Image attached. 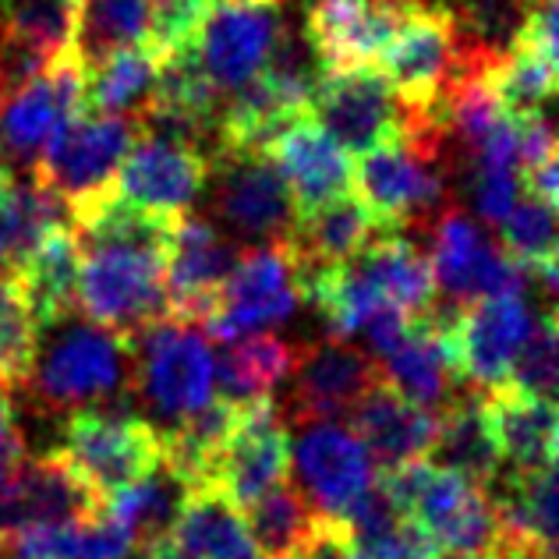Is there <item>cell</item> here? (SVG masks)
<instances>
[{"mask_svg": "<svg viewBox=\"0 0 559 559\" xmlns=\"http://www.w3.org/2000/svg\"><path fill=\"white\" fill-rule=\"evenodd\" d=\"M181 216V213H178ZM174 216H159L117 195L93 224L75 230L82 316L131 347L139 333L167 319V252Z\"/></svg>", "mask_w": 559, "mask_h": 559, "instance_id": "6da1fadb", "label": "cell"}, {"mask_svg": "<svg viewBox=\"0 0 559 559\" xmlns=\"http://www.w3.org/2000/svg\"><path fill=\"white\" fill-rule=\"evenodd\" d=\"M139 117L71 114L53 131L36 178L64 199L71 227H85L117 199V170L139 139Z\"/></svg>", "mask_w": 559, "mask_h": 559, "instance_id": "7a4b0ae2", "label": "cell"}, {"mask_svg": "<svg viewBox=\"0 0 559 559\" xmlns=\"http://www.w3.org/2000/svg\"><path fill=\"white\" fill-rule=\"evenodd\" d=\"M475 50L478 43L461 33L450 4L404 0L401 25L379 53V68L396 96V107L404 114H425L439 107V99L471 64Z\"/></svg>", "mask_w": 559, "mask_h": 559, "instance_id": "3957f363", "label": "cell"}, {"mask_svg": "<svg viewBox=\"0 0 559 559\" xmlns=\"http://www.w3.org/2000/svg\"><path fill=\"white\" fill-rule=\"evenodd\" d=\"M57 453L107 507L124 485L164 467V436L156 421L124 407V401L90 404L71 411Z\"/></svg>", "mask_w": 559, "mask_h": 559, "instance_id": "277c9868", "label": "cell"}, {"mask_svg": "<svg viewBox=\"0 0 559 559\" xmlns=\"http://www.w3.org/2000/svg\"><path fill=\"white\" fill-rule=\"evenodd\" d=\"M47 355H36L25 390L39 411H75L131 393V347L96 322H57Z\"/></svg>", "mask_w": 559, "mask_h": 559, "instance_id": "5b68a950", "label": "cell"}, {"mask_svg": "<svg viewBox=\"0 0 559 559\" xmlns=\"http://www.w3.org/2000/svg\"><path fill=\"white\" fill-rule=\"evenodd\" d=\"M216 358L195 326L159 319L131 341V393L156 418L178 421L213 401Z\"/></svg>", "mask_w": 559, "mask_h": 559, "instance_id": "8992f818", "label": "cell"}, {"mask_svg": "<svg viewBox=\"0 0 559 559\" xmlns=\"http://www.w3.org/2000/svg\"><path fill=\"white\" fill-rule=\"evenodd\" d=\"M210 156V205L234 238L284 241L298 210L290 188L266 150H213Z\"/></svg>", "mask_w": 559, "mask_h": 559, "instance_id": "52a82bcc", "label": "cell"}, {"mask_svg": "<svg viewBox=\"0 0 559 559\" xmlns=\"http://www.w3.org/2000/svg\"><path fill=\"white\" fill-rule=\"evenodd\" d=\"M82 57L79 50H68L43 75L0 99V164L11 174L36 178L53 131L82 110Z\"/></svg>", "mask_w": 559, "mask_h": 559, "instance_id": "ba28073f", "label": "cell"}, {"mask_svg": "<svg viewBox=\"0 0 559 559\" xmlns=\"http://www.w3.org/2000/svg\"><path fill=\"white\" fill-rule=\"evenodd\" d=\"M301 301V273L287 241H266L241 252L219 290L216 312L205 322L213 341H234L241 333H259L273 322H287Z\"/></svg>", "mask_w": 559, "mask_h": 559, "instance_id": "9c48e42d", "label": "cell"}, {"mask_svg": "<svg viewBox=\"0 0 559 559\" xmlns=\"http://www.w3.org/2000/svg\"><path fill=\"white\" fill-rule=\"evenodd\" d=\"M432 238V276L436 290L447 294V305H471L489 294H524L527 270L518 266L503 245L492 241L475 219L447 205L429 227Z\"/></svg>", "mask_w": 559, "mask_h": 559, "instance_id": "30bf717a", "label": "cell"}, {"mask_svg": "<svg viewBox=\"0 0 559 559\" xmlns=\"http://www.w3.org/2000/svg\"><path fill=\"white\" fill-rule=\"evenodd\" d=\"M241 248L202 216H174L167 252V319L205 326Z\"/></svg>", "mask_w": 559, "mask_h": 559, "instance_id": "8fae6325", "label": "cell"}, {"mask_svg": "<svg viewBox=\"0 0 559 559\" xmlns=\"http://www.w3.org/2000/svg\"><path fill=\"white\" fill-rule=\"evenodd\" d=\"M382 379V369L372 355L347 341L305 344L298 369L290 376V390L284 401H276L284 425H319L347 418L365 393Z\"/></svg>", "mask_w": 559, "mask_h": 559, "instance_id": "7c38bea8", "label": "cell"}, {"mask_svg": "<svg viewBox=\"0 0 559 559\" xmlns=\"http://www.w3.org/2000/svg\"><path fill=\"white\" fill-rule=\"evenodd\" d=\"M527 326L524 294H489L457 308L447 322V341L464 386L478 393L503 386Z\"/></svg>", "mask_w": 559, "mask_h": 559, "instance_id": "4fadbf2b", "label": "cell"}, {"mask_svg": "<svg viewBox=\"0 0 559 559\" xmlns=\"http://www.w3.org/2000/svg\"><path fill=\"white\" fill-rule=\"evenodd\" d=\"M210 185V156L181 139L139 131L117 170V195L159 216H178Z\"/></svg>", "mask_w": 559, "mask_h": 559, "instance_id": "5bb4252c", "label": "cell"}, {"mask_svg": "<svg viewBox=\"0 0 559 559\" xmlns=\"http://www.w3.org/2000/svg\"><path fill=\"white\" fill-rule=\"evenodd\" d=\"M308 114L344 145V153L361 156L393 135L401 107L382 68L358 64L347 71H322Z\"/></svg>", "mask_w": 559, "mask_h": 559, "instance_id": "9a60e30c", "label": "cell"}, {"mask_svg": "<svg viewBox=\"0 0 559 559\" xmlns=\"http://www.w3.org/2000/svg\"><path fill=\"white\" fill-rule=\"evenodd\" d=\"M290 464L305 485V499L326 521H341L347 507L369 489L376 464L361 439L336 421L308 425L290 447Z\"/></svg>", "mask_w": 559, "mask_h": 559, "instance_id": "2e32d148", "label": "cell"}, {"mask_svg": "<svg viewBox=\"0 0 559 559\" xmlns=\"http://www.w3.org/2000/svg\"><path fill=\"white\" fill-rule=\"evenodd\" d=\"M103 499L85 485L57 450L25 457L0 481V532L25 524H64L99 518Z\"/></svg>", "mask_w": 559, "mask_h": 559, "instance_id": "e0dca14e", "label": "cell"}, {"mask_svg": "<svg viewBox=\"0 0 559 559\" xmlns=\"http://www.w3.org/2000/svg\"><path fill=\"white\" fill-rule=\"evenodd\" d=\"M280 8L259 0H216L195 39L199 61L213 79L216 93L227 96L266 64V53L280 33Z\"/></svg>", "mask_w": 559, "mask_h": 559, "instance_id": "ac0fdd59", "label": "cell"}, {"mask_svg": "<svg viewBox=\"0 0 559 559\" xmlns=\"http://www.w3.org/2000/svg\"><path fill=\"white\" fill-rule=\"evenodd\" d=\"M290 471V439L280 407L270 401L241 407L238 425L219 450L213 489H219L234 507H248L266 489L280 485Z\"/></svg>", "mask_w": 559, "mask_h": 559, "instance_id": "d6986e66", "label": "cell"}, {"mask_svg": "<svg viewBox=\"0 0 559 559\" xmlns=\"http://www.w3.org/2000/svg\"><path fill=\"white\" fill-rule=\"evenodd\" d=\"M404 0H312L301 33L322 71L376 64L401 25Z\"/></svg>", "mask_w": 559, "mask_h": 559, "instance_id": "ffe728a7", "label": "cell"}, {"mask_svg": "<svg viewBox=\"0 0 559 559\" xmlns=\"http://www.w3.org/2000/svg\"><path fill=\"white\" fill-rule=\"evenodd\" d=\"M266 153L273 156L280 174H284L298 216L355 191V164L344 153V145L312 114L280 128L270 139Z\"/></svg>", "mask_w": 559, "mask_h": 559, "instance_id": "44dd1931", "label": "cell"}, {"mask_svg": "<svg viewBox=\"0 0 559 559\" xmlns=\"http://www.w3.org/2000/svg\"><path fill=\"white\" fill-rule=\"evenodd\" d=\"M453 312H457V305L436 301L429 316L411 322L407 336L390 350L386 369H382V379L396 393H404L411 404L436 411V415L464 390L447 341V322Z\"/></svg>", "mask_w": 559, "mask_h": 559, "instance_id": "7402d4cb", "label": "cell"}, {"mask_svg": "<svg viewBox=\"0 0 559 559\" xmlns=\"http://www.w3.org/2000/svg\"><path fill=\"white\" fill-rule=\"evenodd\" d=\"M347 418H350V432L361 439V447L369 450L372 464L379 467H396L404 461L429 457L439 436L436 411L411 404L386 379H379L376 386L347 411Z\"/></svg>", "mask_w": 559, "mask_h": 559, "instance_id": "603a6c76", "label": "cell"}, {"mask_svg": "<svg viewBox=\"0 0 559 559\" xmlns=\"http://www.w3.org/2000/svg\"><path fill=\"white\" fill-rule=\"evenodd\" d=\"M481 407L503 471L532 475V471L556 467V401L513 386H496L481 393Z\"/></svg>", "mask_w": 559, "mask_h": 559, "instance_id": "cb8c5ba5", "label": "cell"}, {"mask_svg": "<svg viewBox=\"0 0 559 559\" xmlns=\"http://www.w3.org/2000/svg\"><path fill=\"white\" fill-rule=\"evenodd\" d=\"M376 234L382 230L376 224V216L369 213V205L358 199V191H347V195L330 199L312 213H301L284 241L290 245L305 284V276L350 262Z\"/></svg>", "mask_w": 559, "mask_h": 559, "instance_id": "d4e9b609", "label": "cell"}, {"mask_svg": "<svg viewBox=\"0 0 559 559\" xmlns=\"http://www.w3.org/2000/svg\"><path fill=\"white\" fill-rule=\"evenodd\" d=\"M79 262H82V248L71 224L43 234L22 259L11 262L39 330H50L57 322H64L79 312V301H75Z\"/></svg>", "mask_w": 559, "mask_h": 559, "instance_id": "484cf974", "label": "cell"}, {"mask_svg": "<svg viewBox=\"0 0 559 559\" xmlns=\"http://www.w3.org/2000/svg\"><path fill=\"white\" fill-rule=\"evenodd\" d=\"M241 521L262 559H308L333 538V524L287 478L241 507Z\"/></svg>", "mask_w": 559, "mask_h": 559, "instance_id": "4316f807", "label": "cell"}, {"mask_svg": "<svg viewBox=\"0 0 559 559\" xmlns=\"http://www.w3.org/2000/svg\"><path fill=\"white\" fill-rule=\"evenodd\" d=\"M355 266L382 301L396 305L411 319L429 316L439 301L429 255L404 234H376L355 255Z\"/></svg>", "mask_w": 559, "mask_h": 559, "instance_id": "83f0119b", "label": "cell"}, {"mask_svg": "<svg viewBox=\"0 0 559 559\" xmlns=\"http://www.w3.org/2000/svg\"><path fill=\"white\" fill-rule=\"evenodd\" d=\"M227 344L230 347L224 350V358H219L216 376H219V390H224V401L238 407L270 401L276 386H284L294 376L301 358L298 344H290L284 336H273V333L234 336Z\"/></svg>", "mask_w": 559, "mask_h": 559, "instance_id": "f1b7e54d", "label": "cell"}, {"mask_svg": "<svg viewBox=\"0 0 559 559\" xmlns=\"http://www.w3.org/2000/svg\"><path fill=\"white\" fill-rule=\"evenodd\" d=\"M432 453L439 457V467L457 471V475L481 485V489H489L499 478L503 461H499L496 439L489 432V421H485L478 390L464 386L443 411H439V436H436Z\"/></svg>", "mask_w": 559, "mask_h": 559, "instance_id": "f546056e", "label": "cell"}, {"mask_svg": "<svg viewBox=\"0 0 559 559\" xmlns=\"http://www.w3.org/2000/svg\"><path fill=\"white\" fill-rule=\"evenodd\" d=\"M156 68L159 61L142 43L121 47L93 64H85L82 110L107 114V117H139L153 96Z\"/></svg>", "mask_w": 559, "mask_h": 559, "instance_id": "4dcf8cb0", "label": "cell"}, {"mask_svg": "<svg viewBox=\"0 0 559 559\" xmlns=\"http://www.w3.org/2000/svg\"><path fill=\"white\" fill-rule=\"evenodd\" d=\"M174 535L199 559H262L248 538L241 510L219 489H188Z\"/></svg>", "mask_w": 559, "mask_h": 559, "instance_id": "1f68e13d", "label": "cell"}, {"mask_svg": "<svg viewBox=\"0 0 559 559\" xmlns=\"http://www.w3.org/2000/svg\"><path fill=\"white\" fill-rule=\"evenodd\" d=\"M85 0H0V36L36 53L43 64L75 47Z\"/></svg>", "mask_w": 559, "mask_h": 559, "instance_id": "d6a6232c", "label": "cell"}, {"mask_svg": "<svg viewBox=\"0 0 559 559\" xmlns=\"http://www.w3.org/2000/svg\"><path fill=\"white\" fill-rule=\"evenodd\" d=\"M181 499H185V485L174 478L167 467H159L153 475L124 485L121 492H114L107 499V507H103V513L124 527L131 538V549H142V546H150L153 538L174 532Z\"/></svg>", "mask_w": 559, "mask_h": 559, "instance_id": "836d02e7", "label": "cell"}, {"mask_svg": "<svg viewBox=\"0 0 559 559\" xmlns=\"http://www.w3.org/2000/svg\"><path fill=\"white\" fill-rule=\"evenodd\" d=\"M485 79H489L503 114L518 121V117L549 110L556 93V61H546L524 47H507L489 61Z\"/></svg>", "mask_w": 559, "mask_h": 559, "instance_id": "e575fe53", "label": "cell"}, {"mask_svg": "<svg viewBox=\"0 0 559 559\" xmlns=\"http://www.w3.org/2000/svg\"><path fill=\"white\" fill-rule=\"evenodd\" d=\"M499 245L503 252L542 280L546 298L556 290V210L532 195L513 202V210L499 224Z\"/></svg>", "mask_w": 559, "mask_h": 559, "instance_id": "d590c367", "label": "cell"}, {"mask_svg": "<svg viewBox=\"0 0 559 559\" xmlns=\"http://www.w3.org/2000/svg\"><path fill=\"white\" fill-rule=\"evenodd\" d=\"M39 326L14 270H0V396L25 390L39 355Z\"/></svg>", "mask_w": 559, "mask_h": 559, "instance_id": "8d00e7d4", "label": "cell"}, {"mask_svg": "<svg viewBox=\"0 0 559 559\" xmlns=\"http://www.w3.org/2000/svg\"><path fill=\"white\" fill-rule=\"evenodd\" d=\"M145 19H150V0H85L75 36L82 64L142 43Z\"/></svg>", "mask_w": 559, "mask_h": 559, "instance_id": "74e56055", "label": "cell"}, {"mask_svg": "<svg viewBox=\"0 0 559 559\" xmlns=\"http://www.w3.org/2000/svg\"><path fill=\"white\" fill-rule=\"evenodd\" d=\"M333 546L341 549V559H443L436 538L407 513L358 532H341L333 521Z\"/></svg>", "mask_w": 559, "mask_h": 559, "instance_id": "f35d334b", "label": "cell"}, {"mask_svg": "<svg viewBox=\"0 0 559 559\" xmlns=\"http://www.w3.org/2000/svg\"><path fill=\"white\" fill-rule=\"evenodd\" d=\"M556 350H559L556 308H552V301H546V308L538 312V319H532V326H527L518 355H513L510 376H507L503 386L556 401V372H559Z\"/></svg>", "mask_w": 559, "mask_h": 559, "instance_id": "ab89813d", "label": "cell"}, {"mask_svg": "<svg viewBox=\"0 0 559 559\" xmlns=\"http://www.w3.org/2000/svg\"><path fill=\"white\" fill-rule=\"evenodd\" d=\"M216 0H150V19H145V39L142 47L156 61L167 53L191 47L199 39L205 19H210Z\"/></svg>", "mask_w": 559, "mask_h": 559, "instance_id": "60d3db41", "label": "cell"}, {"mask_svg": "<svg viewBox=\"0 0 559 559\" xmlns=\"http://www.w3.org/2000/svg\"><path fill=\"white\" fill-rule=\"evenodd\" d=\"M25 457V439L14 425L11 401H0V481L8 478V471Z\"/></svg>", "mask_w": 559, "mask_h": 559, "instance_id": "b9f144b4", "label": "cell"}, {"mask_svg": "<svg viewBox=\"0 0 559 559\" xmlns=\"http://www.w3.org/2000/svg\"><path fill=\"white\" fill-rule=\"evenodd\" d=\"M142 552V559H199L195 552H191L185 542L178 538V535H159V538H153L150 546H142L139 549Z\"/></svg>", "mask_w": 559, "mask_h": 559, "instance_id": "7bdbcfd3", "label": "cell"}, {"mask_svg": "<svg viewBox=\"0 0 559 559\" xmlns=\"http://www.w3.org/2000/svg\"><path fill=\"white\" fill-rule=\"evenodd\" d=\"M11 188H14V174L4 164H0V213H4V205L11 199Z\"/></svg>", "mask_w": 559, "mask_h": 559, "instance_id": "ee69618b", "label": "cell"}, {"mask_svg": "<svg viewBox=\"0 0 559 559\" xmlns=\"http://www.w3.org/2000/svg\"><path fill=\"white\" fill-rule=\"evenodd\" d=\"M11 266V248H8V234H4V224H0V270Z\"/></svg>", "mask_w": 559, "mask_h": 559, "instance_id": "f6af8a7d", "label": "cell"}, {"mask_svg": "<svg viewBox=\"0 0 559 559\" xmlns=\"http://www.w3.org/2000/svg\"><path fill=\"white\" fill-rule=\"evenodd\" d=\"M0 401H11V396H0Z\"/></svg>", "mask_w": 559, "mask_h": 559, "instance_id": "bcb514c9", "label": "cell"}]
</instances>
